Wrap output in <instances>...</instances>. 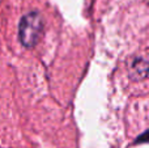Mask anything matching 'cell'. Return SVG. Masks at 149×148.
Masks as SVG:
<instances>
[{"mask_svg": "<svg viewBox=\"0 0 149 148\" xmlns=\"http://www.w3.org/2000/svg\"><path fill=\"white\" fill-rule=\"evenodd\" d=\"M43 22L38 12H30L22 17L18 28V37L25 47H33L41 38Z\"/></svg>", "mask_w": 149, "mask_h": 148, "instance_id": "6da1fadb", "label": "cell"}, {"mask_svg": "<svg viewBox=\"0 0 149 148\" xmlns=\"http://www.w3.org/2000/svg\"><path fill=\"white\" fill-rule=\"evenodd\" d=\"M132 68H135V73H136V75L139 73L140 79L145 77V73H147V60L139 58V59L132 64Z\"/></svg>", "mask_w": 149, "mask_h": 148, "instance_id": "7a4b0ae2", "label": "cell"}]
</instances>
